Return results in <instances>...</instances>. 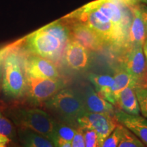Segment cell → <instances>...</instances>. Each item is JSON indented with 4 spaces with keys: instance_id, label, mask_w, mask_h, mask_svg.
I'll return each mask as SVG.
<instances>
[{
    "instance_id": "obj_17",
    "label": "cell",
    "mask_w": 147,
    "mask_h": 147,
    "mask_svg": "<svg viewBox=\"0 0 147 147\" xmlns=\"http://www.w3.org/2000/svg\"><path fill=\"white\" fill-rule=\"evenodd\" d=\"M17 134L23 147H56L50 139L28 128L18 127Z\"/></svg>"
},
{
    "instance_id": "obj_1",
    "label": "cell",
    "mask_w": 147,
    "mask_h": 147,
    "mask_svg": "<svg viewBox=\"0 0 147 147\" xmlns=\"http://www.w3.org/2000/svg\"><path fill=\"white\" fill-rule=\"evenodd\" d=\"M70 29L61 21L53 22L18 41L24 53L57 60L70 41Z\"/></svg>"
},
{
    "instance_id": "obj_28",
    "label": "cell",
    "mask_w": 147,
    "mask_h": 147,
    "mask_svg": "<svg viewBox=\"0 0 147 147\" xmlns=\"http://www.w3.org/2000/svg\"><path fill=\"white\" fill-rule=\"evenodd\" d=\"M138 7L140 10L142 19L144 21V23L147 29V5L144 4V3H142V4H140L139 3Z\"/></svg>"
},
{
    "instance_id": "obj_24",
    "label": "cell",
    "mask_w": 147,
    "mask_h": 147,
    "mask_svg": "<svg viewBox=\"0 0 147 147\" xmlns=\"http://www.w3.org/2000/svg\"><path fill=\"white\" fill-rule=\"evenodd\" d=\"M134 91L138 101L140 113L147 119V87H136Z\"/></svg>"
},
{
    "instance_id": "obj_15",
    "label": "cell",
    "mask_w": 147,
    "mask_h": 147,
    "mask_svg": "<svg viewBox=\"0 0 147 147\" xmlns=\"http://www.w3.org/2000/svg\"><path fill=\"white\" fill-rule=\"evenodd\" d=\"M132 14L131 21L129 29L128 47L143 45L147 37V29L143 21L138 5L130 7Z\"/></svg>"
},
{
    "instance_id": "obj_18",
    "label": "cell",
    "mask_w": 147,
    "mask_h": 147,
    "mask_svg": "<svg viewBox=\"0 0 147 147\" xmlns=\"http://www.w3.org/2000/svg\"><path fill=\"white\" fill-rule=\"evenodd\" d=\"M116 106L119 110L131 115H140V110L134 88L128 87L123 90L117 100Z\"/></svg>"
},
{
    "instance_id": "obj_5",
    "label": "cell",
    "mask_w": 147,
    "mask_h": 147,
    "mask_svg": "<svg viewBox=\"0 0 147 147\" xmlns=\"http://www.w3.org/2000/svg\"><path fill=\"white\" fill-rule=\"evenodd\" d=\"M76 17L94 30L106 43L116 47L126 46L118 31L107 16L95 8L91 3L77 11Z\"/></svg>"
},
{
    "instance_id": "obj_4",
    "label": "cell",
    "mask_w": 147,
    "mask_h": 147,
    "mask_svg": "<svg viewBox=\"0 0 147 147\" xmlns=\"http://www.w3.org/2000/svg\"><path fill=\"white\" fill-rule=\"evenodd\" d=\"M44 104L57 121L77 127V120L86 112L82 99L67 88L61 89Z\"/></svg>"
},
{
    "instance_id": "obj_30",
    "label": "cell",
    "mask_w": 147,
    "mask_h": 147,
    "mask_svg": "<svg viewBox=\"0 0 147 147\" xmlns=\"http://www.w3.org/2000/svg\"><path fill=\"white\" fill-rule=\"evenodd\" d=\"M121 1L129 7L138 5L140 3H141L140 0H121Z\"/></svg>"
},
{
    "instance_id": "obj_13",
    "label": "cell",
    "mask_w": 147,
    "mask_h": 147,
    "mask_svg": "<svg viewBox=\"0 0 147 147\" xmlns=\"http://www.w3.org/2000/svg\"><path fill=\"white\" fill-rule=\"evenodd\" d=\"M64 56L68 67L75 70L85 69L89 64V55L88 50L74 40H70L67 43Z\"/></svg>"
},
{
    "instance_id": "obj_3",
    "label": "cell",
    "mask_w": 147,
    "mask_h": 147,
    "mask_svg": "<svg viewBox=\"0 0 147 147\" xmlns=\"http://www.w3.org/2000/svg\"><path fill=\"white\" fill-rule=\"evenodd\" d=\"M6 115L18 126L38 132L54 143L57 121L45 110L36 108H11Z\"/></svg>"
},
{
    "instance_id": "obj_29",
    "label": "cell",
    "mask_w": 147,
    "mask_h": 147,
    "mask_svg": "<svg viewBox=\"0 0 147 147\" xmlns=\"http://www.w3.org/2000/svg\"><path fill=\"white\" fill-rule=\"evenodd\" d=\"M11 139L3 135H0V147H8L11 142Z\"/></svg>"
},
{
    "instance_id": "obj_25",
    "label": "cell",
    "mask_w": 147,
    "mask_h": 147,
    "mask_svg": "<svg viewBox=\"0 0 147 147\" xmlns=\"http://www.w3.org/2000/svg\"><path fill=\"white\" fill-rule=\"evenodd\" d=\"M85 147H100L97 134L93 130L83 129Z\"/></svg>"
},
{
    "instance_id": "obj_10",
    "label": "cell",
    "mask_w": 147,
    "mask_h": 147,
    "mask_svg": "<svg viewBox=\"0 0 147 147\" xmlns=\"http://www.w3.org/2000/svg\"><path fill=\"white\" fill-rule=\"evenodd\" d=\"M25 69L26 74L36 78H59V73L53 61L42 57L25 53Z\"/></svg>"
},
{
    "instance_id": "obj_27",
    "label": "cell",
    "mask_w": 147,
    "mask_h": 147,
    "mask_svg": "<svg viewBox=\"0 0 147 147\" xmlns=\"http://www.w3.org/2000/svg\"><path fill=\"white\" fill-rule=\"evenodd\" d=\"M14 44V43H13ZM13 44L11 45L5 46L2 48L0 49V86L1 84V76H2V64H3V60L4 58L5 55L6 53L8 52L9 50L12 47Z\"/></svg>"
},
{
    "instance_id": "obj_33",
    "label": "cell",
    "mask_w": 147,
    "mask_h": 147,
    "mask_svg": "<svg viewBox=\"0 0 147 147\" xmlns=\"http://www.w3.org/2000/svg\"><path fill=\"white\" fill-rule=\"evenodd\" d=\"M140 2L144 3V4L147 5V0H140Z\"/></svg>"
},
{
    "instance_id": "obj_26",
    "label": "cell",
    "mask_w": 147,
    "mask_h": 147,
    "mask_svg": "<svg viewBox=\"0 0 147 147\" xmlns=\"http://www.w3.org/2000/svg\"><path fill=\"white\" fill-rule=\"evenodd\" d=\"M71 147H85V140H84V131L82 128H77L76 134L71 142Z\"/></svg>"
},
{
    "instance_id": "obj_16",
    "label": "cell",
    "mask_w": 147,
    "mask_h": 147,
    "mask_svg": "<svg viewBox=\"0 0 147 147\" xmlns=\"http://www.w3.org/2000/svg\"><path fill=\"white\" fill-rule=\"evenodd\" d=\"M88 78L94 87L97 93L104 100L116 106V100L113 93V76L108 74H91Z\"/></svg>"
},
{
    "instance_id": "obj_14",
    "label": "cell",
    "mask_w": 147,
    "mask_h": 147,
    "mask_svg": "<svg viewBox=\"0 0 147 147\" xmlns=\"http://www.w3.org/2000/svg\"><path fill=\"white\" fill-rule=\"evenodd\" d=\"M82 100L86 111L115 115L116 110L113 104L101 97L91 86L89 85L85 88L84 96Z\"/></svg>"
},
{
    "instance_id": "obj_8",
    "label": "cell",
    "mask_w": 147,
    "mask_h": 147,
    "mask_svg": "<svg viewBox=\"0 0 147 147\" xmlns=\"http://www.w3.org/2000/svg\"><path fill=\"white\" fill-rule=\"evenodd\" d=\"M77 124L82 129L93 130L95 131L101 146L103 141L113 132L119 123L114 116L108 114L86 111L78 119Z\"/></svg>"
},
{
    "instance_id": "obj_6",
    "label": "cell",
    "mask_w": 147,
    "mask_h": 147,
    "mask_svg": "<svg viewBox=\"0 0 147 147\" xmlns=\"http://www.w3.org/2000/svg\"><path fill=\"white\" fill-rule=\"evenodd\" d=\"M91 4L111 21L128 47L129 29L132 18V14L130 16L127 10L129 6L121 0H96Z\"/></svg>"
},
{
    "instance_id": "obj_19",
    "label": "cell",
    "mask_w": 147,
    "mask_h": 147,
    "mask_svg": "<svg viewBox=\"0 0 147 147\" xmlns=\"http://www.w3.org/2000/svg\"><path fill=\"white\" fill-rule=\"evenodd\" d=\"M113 93L116 103L119 94L123 90L128 87H133L134 88L136 87L134 78L123 67L116 71L115 76H113Z\"/></svg>"
},
{
    "instance_id": "obj_32",
    "label": "cell",
    "mask_w": 147,
    "mask_h": 147,
    "mask_svg": "<svg viewBox=\"0 0 147 147\" xmlns=\"http://www.w3.org/2000/svg\"><path fill=\"white\" fill-rule=\"evenodd\" d=\"M57 147H71V142H60L57 144Z\"/></svg>"
},
{
    "instance_id": "obj_2",
    "label": "cell",
    "mask_w": 147,
    "mask_h": 147,
    "mask_svg": "<svg viewBox=\"0 0 147 147\" xmlns=\"http://www.w3.org/2000/svg\"><path fill=\"white\" fill-rule=\"evenodd\" d=\"M24 60L25 53L18 47L17 41L3 60L1 88L9 98L16 100L26 95L27 75Z\"/></svg>"
},
{
    "instance_id": "obj_11",
    "label": "cell",
    "mask_w": 147,
    "mask_h": 147,
    "mask_svg": "<svg viewBox=\"0 0 147 147\" xmlns=\"http://www.w3.org/2000/svg\"><path fill=\"white\" fill-rule=\"evenodd\" d=\"M70 36L72 40L78 42L88 51H99L102 50L105 44L94 30L80 22L75 23L71 27Z\"/></svg>"
},
{
    "instance_id": "obj_31",
    "label": "cell",
    "mask_w": 147,
    "mask_h": 147,
    "mask_svg": "<svg viewBox=\"0 0 147 147\" xmlns=\"http://www.w3.org/2000/svg\"><path fill=\"white\" fill-rule=\"evenodd\" d=\"M142 50H143V53H144L145 59H146V61L147 63V37L145 39L144 43H143L142 45Z\"/></svg>"
},
{
    "instance_id": "obj_9",
    "label": "cell",
    "mask_w": 147,
    "mask_h": 147,
    "mask_svg": "<svg viewBox=\"0 0 147 147\" xmlns=\"http://www.w3.org/2000/svg\"><path fill=\"white\" fill-rule=\"evenodd\" d=\"M121 67L134 78L136 83V87H147V63L143 53L142 46L128 47Z\"/></svg>"
},
{
    "instance_id": "obj_12",
    "label": "cell",
    "mask_w": 147,
    "mask_h": 147,
    "mask_svg": "<svg viewBox=\"0 0 147 147\" xmlns=\"http://www.w3.org/2000/svg\"><path fill=\"white\" fill-rule=\"evenodd\" d=\"M119 124L132 132L147 146V119L140 115H131L121 110L114 115Z\"/></svg>"
},
{
    "instance_id": "obj_7",
    "label": "cell",
    "mask_w": 147,
    "mask_h": 147,
    "mask_svg": "<svg viewBox=\"0 0 147 147\" xmlns=\"http://www.w3.org/2000/svg\"><path fill=\"white\" fill-rule=\"evenodd\" d=\"M26 75L27 91L25 95L32 104H44L65 87V82L60 78H36Z\"/></svg>"
},
{
    "instance_id": "obj_23",
    "label": "cell",
    "mask_w": 147,
    "mask_h": 147,
    "mask_svg": "<svg viewBox=\"0 0 147 147\" xmlns=\"http://www.w3.org/2000/svg\"><path fill=\"white\" fill-rule=\"evenodd\" d=\"M0 135L8 137L11 140L14 139L16 135L15 129L8 118L0 112Z\"/></svg>"
},
{
    "instance_id": "obj_22",
    "label": "cell",
    "mask_w": 147,
    "mask_h": 147,
    "mask_svg": "<svg viewBox=\"0 0 147 147\" xmlns=\"http://www.w3.org/2000/svg\"><path fill=\"white\" fill-rule=\"evenodd\" d=\"M123 125L118 124L113 132L103 141L100 147H118L122 136Z\"/></svg>"
},
{
    "instance_id": "obj_20",
    "label": "cell",
    "mask_w": 147,
    "mask_h": 147,
    "mask_svg": "<svg viewBox=\"0 0 147 147\" xmlns=\"http://www.w3.org/2000/svg\"><path fill=\"white\" fill-rule=\"evenodd\" d=\"M77 128H78L77 127L57 121L54 140V144L56 147L60 142H71L76 134Z\"/></svg>"
},
{
    "instance_id": "obj_21",
    "label": "cell",
    "mask_w": 147,
    "mask_h": 147,
    "mask_svg": "<svg viewBox=\"0 0 147 147\" xmlns=\"http://www.w3.org/2000/svg\"><path fill=\"white\" fill-rule=\"evenodd\" d=\"M118 147H145V144L136 136L123 126L122 136Z\"/></svg>"
}]
</instances>
